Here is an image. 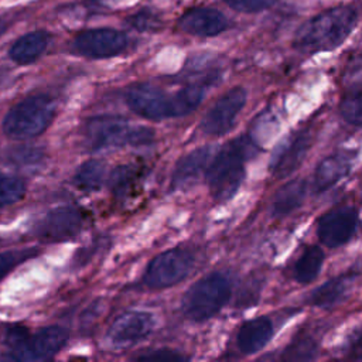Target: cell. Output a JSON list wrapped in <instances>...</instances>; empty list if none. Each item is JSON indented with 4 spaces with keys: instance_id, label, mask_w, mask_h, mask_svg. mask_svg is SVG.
<instances>
[{
    "instance_id": "6da1fadb",
    "label": "cell",
    "mask_w": 362,
    "mask_h": 362,
    "mask_svg": "<svg viewBox=\"0 0 362 362\" xmlns=\"http://www.w3.org/2000/svg\"><path fill=\"white\" fill-rule=\"evenodd\" d=\"M212 81L192 82L182 86L174 95L151 83H139L126 93V103L136 115L148 120H164L192 113L205 96V89Z\"/></svg>"
},
{
    "instance_id": "7a4b0ae2",
    "label": "cell",
    "mask_w": 362,
    "mask_h": 362,
    "mask_svg": "<svg viewBox=\"0 0 362 362\" xmlns=\"http://www.w3.org/2000/svg\"><path fill=\"white\" fill-rule=\"evenodd\" d=\"M257 148L250 136L242 134L229 140L212 156L205 180L216 202H226L236 195L246 175V163L257 153Z\"/></svg>"
},
{
    "instance_id": "3957f363",
    "label": "cell",
    "mask_w": 362,
    "mask_h": 362,
    "mask_svg": "<svg viewBox=\"0 0 362 362\" xmlns=\"http://www.w3.org/2000/svg\"><path fill=\"white\" fill-rule=\"evenodd\" d=\"M356 23L358 11L352 6L331 7L300 25L294 34L293 47L308 55L332 51L349 37Z\"/></svg>"
},
{
    "instance_id": "277c9868",
    "label": "cell",
    "mask_w": 362,
    "mask_h": 362,
    "mask_svg": "<svg viewBox=\"0 0 362 362\" xmlns=\"http://www.w3.org/2000/svg\"><path fill=\"white\" fill-rule=\"evenodd\" d=\"M232 296V281L221 272H212L197 280L182 298V311L194 322L215 317Z\"/></svg>"
},
{
    "instance_id": "5b68a950",
    "label": "cell",
    "mask_w": 362,
    "mask_h": 362,
    "mask_svg": "<svg viewBox=\"0 0 362 362\" xmlns=\"http://www.w3.org/2000/svg\"><path fill=\"white\" fill-rule=\"evenodd\" d=\"M55 116V102L42 93L17 102L3 119V132L17 140L33 139L44 133Z\"/></svg>"
},
{
    "instance_id": "8992f818",
    "label": "cell",
    "mask_w": 362,
    "mask_h": 362,
    "mask_svg": "<svg viewBox=\"0 0 362 362\" xmlns=\"http://www.w3.org/2000/svg\"><path fill=\"white\" fill-rule=\"evenodd\" d=\"M66 341L68 331L59 325L44 327L35 332L24 327H11L6 334L11 358L23 362L47 361L58 354Z\"/></svg>"
},
{
    "instance_id": "52a82bcc",
    "label": "cell",
    "mask_w": 362,
    "mask_h": 362,
    "mask_svg": "<svg viewBox=\"0 0 362 362\" xmlns=\"http://www.w3.org/2000/svg\"><path fill=\"white\" fill-rule=\"evenodd\" d=\"M153 137L151 129L134 127L124 117L115 115L95 116L85 124V140L90 150L144 146L151 143Z\"/></svg>"
},
{
    "instance_id": "ba28073f",
    "label": "cell",
    "mask_w": 362,
    "mask_h": 362,
    "mask_svg": "<svg viewBox=\"0 0 362 362\" xmlns=\"http://www.w3.org/2000/svg\"><path fill=\"white\" fill-rule=\"evenodd\" d=\"M195 264V255L189 249H168L150 260L143 274V284L148 288H168L182 281Z\"/></svg>"
},
{
    "instance_id": "9c48e42d",
    "label": "cell",
    "mask_w": 362,
    "mask_h": 362,
    "mask_svg": "<svg viewBox=\"0 0 362 362\" xmlns=\"http://www.w3.org/2000/svg\"><path fill=\"white\" fill-rule=\"evenodd\" d=\"M313 143L314 133L310 126H304L283 139L270 157L269 173L272 177L283 180L291 175L305 160Z\"/></svg>"
},
{
    "instance_id": "30bf717a",
    "label": "cell",
    "mask_w": 362,
    "mask_h": 362,
    "mask_svg": "<svg viewBox=\"0 0 362 362\" xmlns=\"http://www.w3.org/2000/svg\"><path fill=\"white\" fill-rule=\"evenodd\" d=\"M358 209L351 205L332 208L317 219V236L322 245L329 249H337L356 235L359 228Z\"/></svg>"
},
{
    "instance_id": "8fae6325",
    "label": "cell",
    "mask_w": 362,
    "mask_h": 362,
    "mask_svg": "<svg viewBox=\"0 0 362 362\" xmlns=\"http://www.w3.org/2000/svg\"><path fill=\"white\" fill-rule=\"evenodd\" d=\"M247 92L235 86L225 92L205 113L201 120V130L208 136H223L235 126V122L246 105Z\"/></svg>"
},
{
    "instance_id": "7c38bea8",
    "label": "cell",
    "mask_w": 362,
    "mask_h": 362,
    "mask_svg": "<svg viewBox=\"0 0 362 362\" xmlns=\"http://www.w3.org/2000/svg\"><path fill=\"white\" fill-rule=\"evenodd\" d=\"M129 47V38L124 33L100 27L83 30L74 38V49L86 58H112L122 54Z\"/></svg>"
},
{
    "instance_id": "4fadbf2b",
    "label": "cell",
    "mask_w": 362,
    "mask_h": 362,
    "mask_svg": "<svg viewBox=\"0 0 362 362\" xmlns=\"http://www.w3.org/2000/svg\"><path fill=\"white\" fill-rule=\"evenodd\" d=\"M156 327L151 313L132 310L120 314L107 331V341L115 348H129L144 341Z\"/></svg>"
},
{
    "instance_id": "5bb4252c",
    "label": "cell",
    "mask_w": 362,
    "mask_h": 362,
    "mask_svg": "<svg viewBox=\"0 0 362 362\" xmlns=\"http://www.w3.org/2000/svg\"><path fill=\"white\" fill-rule=\"evenodd\" d=\"M83 228V214L75 206L51 209L40 222L38 238L45 242H65L76 236Z\"/></svg>"
},
{
    "instance_id": "9a60e30c",
    "label": "cell",
    "mask_w": 362,
    "mask_h": 362,
    "mask_svg": "<svg viewBox=\"0 0 362 362\" xmlns=\"http://www.w3.org/2000/svg\"><path fill=\"white\" fill-rule=\"evenodd\" d=\"M358 158V150L341 148L325 158L315 167L313 177V192L322 194L344 180L351 171Z\"/></svg>"
},
{
    "instance_id": "2e32d148",
    "label": "cell",
    "mask_w": 362,
    "mask_h": 362,
    "mask_svg": "<svg viewBox=\"0 0 362 362\" xmlns=\"http://www.w3.org/2000/svg\"><path fill=\"white\" fill-rule=\"evenodd\" d=\"M228 18L211 7H194L178 20V28L197 37H215L228 30Z\"/></svg>"
},
{
    "instance_id": "e0dca14e",
    "label": "cell",
    "mask_w": 362,
    "mask_h": 362,
    "mask_svg": "<svg viewBox=\"0 0 362 362\" xmlns=\"http://www.w3.org/2000/svg\"><path fill=\"white\" fill-rule=\"evenodd\" d=\"M276 325L269 315L255 317L245 321L236 334V346L243 355H253L262 351L274 337Z\"/></svg>"
},
{
    "instance_id": "ac0fdd59",
    "label": "cell",
    "mask_w": 362,
    "mask_h": 362,
    "mask_svg": "<svg viewBox=\"0 0 362 362\" xmlns=\"http://www.w3.org/2000/svg\"><path fill=\"white\" fill-rule=\"evenodd\" d=\"M212 156H214L212 147L204 146L181 157L174 167L171 185L174 188H182L195 182L202 174H205Z\"/></svg>"
},
{
    "instance_id": "d6986e66",
    "label": "cell",
    "mask_w": 362,
    "mask_h": 362,
    "mask_svg": "<svg viewBox=\"0 0 362 362\" xmlns=\"http://www.w3.org/2000/svg\"><path fill=\"white\" fill-rule=\"evenodd\" d=\"M356 276L358 274L355 272L349 270L327 280L310 293L307 303L318 308H331L342 303L346 298Z\"/></svg>"
},
{
    "instance_id": "ffe728a7",
    "label": "cell",
    "mask_w": 362,
    "mask_h": 362,
    "mask_svg": "<svg viewBox=\"0 0 362 362\" xmlns=\"http://www.w3.org/2000/svg\"><path fill=\"white\" fill-rule=\"evenodd\" d=\"M48 44L49 34L47 31H30L13 42L8 49V57L18 65H28L35 62L45 52Z\"/></svg>"
},
{
    "instance_id": "44dd1931",
    "label": "cell",
    "mask_w": 362,
    "mask_h": 362,
    "mask_svg": "<svg viewBox=\"0 0 362 362\" xmlns=\"http://www.w3.org/2000/svg\"><path fill=\"white\" fill-rule=\"evenodd\" d=\"M307 180L297 178L283 184L272 199V215L276 218L287 216L297 211L307 197Z\"/></svg>"
},
{
    "instance_id": "7402d4cb",
    "label": "cell",
    "mask_w": 362,
    "mask_h": 362,
    "mask_svg": "<svg viewBox=\"0 0 362 362\" xmlns=\"http://www.w3.org/2000/svg\"><path fill=\"white\" fill-rule=\"evenodd\" d=\"M324 250L318 245H307L293 266V277L300 284L313 283L324 264Z\"/></svg>"
},
{
    "instance_id": "603a6c76",
    "label": "cell",
    "mask_w": 362,
    "mask_h": 362,
    "mask_svg": "<svg viewBox=\"0 0 362 362\" xmlns=\"http://www.w3.org/2000/svg\"><path fill=\"white\" fill-rule=\"evenodd\" d=\"M320 339L308 329H300L283 349L280 359L288 362L313 361L317 358Z\"/></svg>"
},
{
    "instance_id": "cb8c5ba5",
    "label": "cell",
    "mask_w": 362,
    "mask_h": 362,
    "mask_svg": "<svg viewBox=\"0 0 362 362\" xmlns=\"http://www.w3.org/2000/svg\"><path fill=\"white\" fill-rule=\"evenodd\" d=\"M105 174L106 167L102 161L88 160L76 168L74 174V184L83 192H96L103 185Z\"/></svg>"
},
{
    "instance_id": "d4e9b609",
    "label": "cell",
    "mask_w": 362,
    "mask_h": 362,
    "mask_svg": "<svg viewBox=\"0 0 362 362\" xmlns=\"http://www.w3.org/2000/svg\"><path fill=\"white\" fill-rule=\"evenodd\" d=\"M137 181V168H134L133 165H120L116 167L109 178V184L110 188L113 191L115 195L117 197H123L127 195L134 184Z\"/></svg>"
},
{
    "instance_id": "484cf974",
    "label": "cell",
    "mask_w": 362,
    "mask_h": 362,
    "mask_svg": "<svg viewBox=\"0 0 362 362\" xmlns=\"http://www.w3.org/2000/svg\"><path fill=\"white\" fill-rule=\"evenodd\" d=\"M341 117L354 126H362V88H355L339 103Z\"/></svg>"
},
{
    "instance_id": "4316f807",
    "label": "cell",
    "mask_w": 362,
    "mask_h": 362,
    "mask_svg": "<svg viewBox=\"0 0 362 362\" xmlns=\"http://www.w3.org/2000/svg\"><path fill=\"white\" fill-rule=\"evenodd\" d=\"M25 194V184L23 180L0 173V208L8 206L20 201Z\"/></svg>"
},
{
    "instance_id": "83f0119b",
    "label": "cell",
    "mask_w": 362,
    "mask_h": 362,
    "mask_svg": "<svg viewBox=\"0 0 362 362\" xmlns=\"http://www.w3.org/2000/svg\"><path fill=\"white\" fill-rule=\"evenodd\" d=\"M37 247H23L10 249L0 253V281L10 274L18 264L34 257L37 255Z\"/></svg>"
},
{
    "instance_id": "f1b7e54d",
    "label": "cell",
    "mask_w": 362,
    "mask_h": 362,
    "mask_svg": "<svg viewBox=\"0 0 362 362\" xmlns=\"http://www.w3.org/2000/svg\"><path fill=\"white\" fill-rule=\"evenodd\" d=\"M127 23L137 31H157L163 25L161 18L150 8H141L129 16Z\"/></svg>"
},
{
    "instance_id": "f546056e",
    "label": "cell",
    "mask_w": 362,
    "mask_h": 362,
    "mask_svg": "<svg viewBox=\"0 0 362 362\" xmlns=\"http://www.w3.org/2000/svg\"><path fill=\"white\" fill-rule=\"evenodd\" d=\"M263 279L262 276H252L243 286L240 296H239V307H252L257 300L262 291Z\"/></svg>"
},
{
    "instance_id": "4dcf8cb0",
    "label": "cell",
    "mask_w": 362,
    "mask_h": 362,
    "mask_svg": "<svg viewBox=\"0 0 362 362\" xmlns=\"http://www.w3.org/2000/svg\"><path fill=\"white\" fill-rule=\"evenodd\" d=\"M226 4L240 13H257L269 8L277 0H225Z\"/></svg>"
},
{
    "instance_id": "1f68e13d",
    "label": "cell",
    "mask_w": 362,
    "mask_h": 362,
    "mask_svg": "<svg viewBox=\"0 0 362 362\" xmlns=\"http://www.w3.org/2000/svg\"><path fill=\"white\" fill-rule=\"evenodd\" d=\"M139 361H163V362H177V361H184L185 356L174 352V351H170V349H158V351H154V352H150V354H146V355H140L137 358Z\"/></svg>"
},
{
    "instance_id": "d6a6232c",
    "label": "cell",
    "mask_w": 362,
    "mask_h": 362,
    "mask_svg": "<svg viewBox=\"0 0 362 362\" xmlns=\"http://www.w3.org/2000/svg\"><path fill=\"white\" fill-rule=\"evenodd\" d=\"M345 356L351 361H362V329L349 342V345L345 351Z\"/></svg>"
},
{
    "instance_id": "836d02e7",
    "label": "cell",
    "mask_w": 362,
    "mask_h": 362,
    "mask_svg": "<svg viewBox=\"0 0 362 362\" xmlns=\"http://www.w3.org/2000/svg\"><path fill=\"white\" fill-rule=\"evenodd\" d=\"M346 81L351 86L362 88V59L356 61L355 64H352V66H349Z\"/></svg>"
}]
</instances>
